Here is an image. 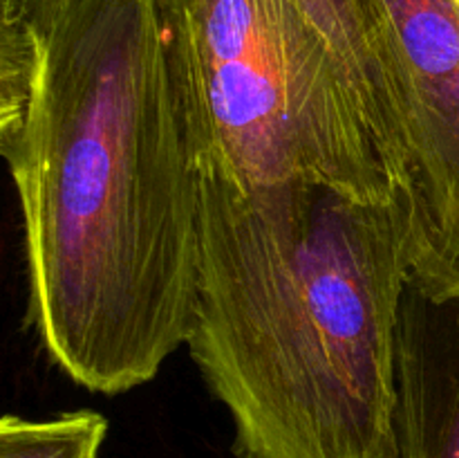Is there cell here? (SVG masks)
Here are the masks:
<instances>
[{
  "instance_id": "cell-1",
  "label": "cell",
  "mask_w": 459,
  "mask_h": 458,
  "mask_svg": "<svg viewBox=\"0 0 459 458\" xmlns=\"http://www.w3.org/2000/svg\"><path fill=\"white\" fill-rule=\"evenodd\" d=\"M0 151L16 189L27 326L92 393L186 346L200 175L155 0H3Z\"/></svg>"
},
{
  "instance_id": "cell-2",
  "label": "cell",
  "mask_w": 459,
  "mask_h": 458,
  "mask_svg": "<svg viewBox=\"0 0 459 458\" xmlns=\"http://www.w3.org/2000/svg\"><path fill=\"white\" fill-rule=\"evenodd\" d=\"M408 286L394 207L307 180L200 175L186 348L236 458H397L394 344Z\"/></svg>"
},
{
  "instance_id": "cell-3",
  "label": "cell",
  "mask_w": 459,
  "mask_h": 458,
  "mask_svg": "<svg viewBox=\"0 0 459 458\" xmlns=\"http://www.w3.org/2000/svg\"><path fill=\"white\" fill-rule=\"evenodd\" d=\"M197 175L238 191L307 180L394 207L375 133L294 0H155Z\"/></svg>"
},
{
  "instance_id": "cell-4",
  "label": "cell",
  "mask_w": 459,
  "mask_h": 458,
  "mask_svg": "<svg viewBox=\"0 0 459 458\" xmlns=\"http://www.w3.org/2000/svg\"><path fill=\"white\" fill-rule=\"evenodd\" d=\"M397 70L402 171L394 214L408 283L459 295V0H381Z\"/></svg>"
},
{
  "instance_id": "cell-5",
  "label": "cell",
  "mask_w": 459,
  "mask_h": 458,
  "mask_svg": "<svg viewBox=\"0 0 459 458\" xmlns=\"http://www.w3.org/2000/svg\"><path fill=\"white\" fill-rule=\"evenodd\" d=\"M397 458H459V295L408 283L394 344Z\"/></svg>"
},
{
  "instance_id": "cell-6",
  "label": "cell",
  "mask_w": 459,
  "mask_h": 458,
  "mask_svg": "<svg viewBox=\"0 0 459 458\" xmlns=\"http://www.w3.org/2000/svg\"><path fill=\"white\" fill-rule=\"evenodd\" d=\"M343 67L388 164L397 200L402 112L393 39L381 0H294Z\"/></svg>"
},
{
  "instance_id": "cell-7",
  "label": "cell",
  "mask_w": 459,
  "mask_h": 458,
  "mask_svg": "<svg viewBox=\"0 0 459 458\" xmlns=\"http://www.w3.org/2000/svg\"><path fill=\"white\" fill-rule=\"evenodd\" d=\"M108 436L106 416L90 409L31 420H0V458H99Z\"/></svg>"
}]
</instances>
